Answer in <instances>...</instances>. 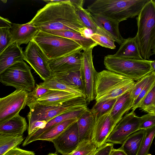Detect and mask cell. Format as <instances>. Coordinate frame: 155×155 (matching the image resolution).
<instances>
[{
	"mask_svg": "<svg viewBox=\"0 0 155 155\" xmlns=\"http://www.w3.org/2000/svg\"><path fill=\"white\" fill-rule=\"evenodd\" d=\"M148 0H97L88 5L90 13L120 23L137 17Z\"/></svg>",
	"mask_w": 155,
	"mask_h": 155,
	"instance_id": "cell-2",
	"label": "cell"
},
{
	"mask_svg": "<svg viewBox=\"0 0 155 155\" xmlns=\"http://www.w3.org/2000/svg\"><path fill=\"white\" fill-rule=\"evenodd\" d=\"M141 117L131 111L124 117L116 124L107 138L106 143L122 144L127 137L139 130Z\"/></svg>",
	"mask_w": 155,
	"mask_h": 155,
	"instance_id": "cell-11",
	"label": "cell"
},
{
	"mask_svg": "<svg viewBox=\"0 0 155 155\" xmlns=\"http://www.w3.org/2000/svg\"><path fill=\"white\" fill-rule=\"evenodd\" d=\"M113 146L112 143H105L96 149L94 155H109Z\"/></svg>",
	"mask_w": 155,
	"mask_h": 155,
	"instance_id": "cell-42",
	"label": "cell"
},
{
	"mask_svg": "<svg viewBox=\"0 0 155 155\" xmlns=\"http://www.w3.org/2000/svg\"><path fill=\"white\" fill-rule=\"evenodd\" d=\"M47 155H58L56 153H49Z\"/></svg>",
	"mask_w": 155,
	"mask_h": 155,
	"instance_id": "cell-48",
	"label": "cell"
},
{
	"mask_svg": "<svg viewBox=\"0 0 155 155\" xmlns=\"http://www.w3.org/2000/svg\"><path fill=\"white\" fill-rule=\"evenodd\" d=\"M32 41L38 46L49 60L82 50L79 45L71 39L40 30Z\"/></svg>",
	"mask_w": 155,
	"mask_h": 155,
	"instance_id": "cell-6",
	"label": "cell"
},
{
	"mask_svg": "<svg viewBox=\"0 0 155 155\" xmlns=\"http://www.w3.org/2000/svg\"><path fill=\"white\" fill-rule=\"evenodd\" d=\"M53 76L60 81L80 90L86 96L83 68L78 71L54 73Z\"/></svg>",
	"mask_w": 155,
	"mask_h": 155,
	"instance_id": "cell-20",
	"label": "cell"
},
{
	"mask_svg": "<svg viewBox=\"0 0 155 155\" xmlns=\"http://www.w3.org/2000/svg\"><path fill=\"white\" fill-rule=\"evenodd\" d=\"M74 8L77 15L84 25L91 30L93 33H94L97 26L94 21L90 13L83 7Z\"/></svg>",
	"mask_w": 155,
	"mask_h": 155,
	"instance_id": "cell-32",
	"label": "cell"
},
{
	"mask_svg": "<svg viewBox=\"0 0 155 155\" xmlns=\"http://www.w3.org/2000/svg\"><path fill=\"white\" fill-rule=\"evenodd\" d=\"M87 108L67 112L53 118L47 122L44 128L40 129L33 134L28 135L23 142L22 146H25L35 141L36 139L43 133L64 121L71 119H78Z\"/></svg>",
	"mask_w": 155,
	"mask_h": 155,
	"instance_id": "cell-17",
	"label": "cell"
},
{
	"mask_svg": "<svg viewBox=\"0 0 155 155\" xmlns=\"http://www.w3.org/2000/svg\"><path fill=\"white\" fill-rule=\"evenodd\" d=\"M135 82L133 79L108 70L97 72L95 80L96 102L117 98L130 91Z\"/></svg>",
	"mask_w": 155,
	"mask_h": 155,
	"instance_id": "cell-4",
	"label": "cell"
},
{
	"mask_svg": "<svg viewBox=\"0 0 155 155\" xmlns=\"http://www.w3.org/2000/svg\"><path fill=\"white\" fill-rule=\"evenodd\" d=\"M83 50V70L84 75L86 99L90 103L95 99V80L97 72L94 66L92 50Z\"/></svg>",
	"mask_w": 155,
	"mask_h": 155,
	"instance_id": "cell-14",
	"label": "cell"
},
{
	"mask_svg": "<svg viewBox=\"0 0 155 155\" xmlns=\"http://www.w3.org/2000/svg\"><path fill=\"white\" fill-rule=\"evenodd\" d=\"M51 142L56 151L62 155H67L73 151L79 143L77 121Z\"/></svg>",
	"mask_w": 155,
	"mask_h": 155,
	"instance_id": "cell-12",
	"label": "cell"
},
{
	"mask_svg": "<svg viewBox=\"0 0 155 155\" xmlns=\"http://www.w3.org/2000/svg\"><path fill=\"white\" fill-rule=\"evenodd\" d=\"M79 142L85 140L93 141L95 118L91 110L87 108L77 119Z\"/></svg>",
	"mask_w": 155,
	"mask_h": 155,
	"instance_id": "cell-18",
	"label": "cell"
},
{
	"mask_svg": "<svg viewBox=\"0 0 155 155\" xmlns=\"http://www.w3.org/2000/svg\"><path fill=\"white\" fill-rule=\"evenodd\" d=\"M151 73L143 76L135 82L133 88L130 91L131 95L134 101L147 84L151 76Z\"/></svg>",
	"mask_w": 155,
	"mask_h": 155,
	"instance_id": "cell-39",
	"label": "cell"
},
{
	"mask_svg": "<svg viewBox=\"0 0 155 155\" xmlns=\"http://www.w3.org/2000/svg\"><path fill=\"white\" fill-rule=\"evenodd\" d=\"M111 110L102 115L94 116L93 141L97 148L106 143L107 138L117 123L110 115Z\"/></svg>",
	"mask_w": 155,
	"mask_h": 155,
	"instance_id": "cell-15",
	"label": "cell"
},
{
	"mask_svg": "<svg viewBox=\"0 0 155 155\" xmlns=\"http://www.w3.org/2000/svg\"><path fill=\"white\" fill-rule=\"evenodd\" d=\"M4 155H35L34 152L22 149L17 146L15 147Z\"/></svg>",
	"mask_w": 155,
	"mask_h": 155,
	"instance_id": "cell-44",
	"label": "cell"
},
{
	"mask_svg": "<svg viewBox=\"0 0 155 155\" xmlns=\"http://www.w3.org/2000/svg\"><path fill=\"white\" fill-rule=\"evenodd\" d=\"M109 155H128L120 147L116 149L113 148Z\"/></svg>",
	"mask_w": 155,
	"mask_h": 155,
	"instance_id": "cell-45",
	"label": "cell"
},
{
	"mask_svg": "<svg viewBox=\"0 0 155 155\" xmlns=\"http://www.w3.org/2000/svg\"><path fill=\"white\" fill-rule=\"evenodd\" d=\"M96 150H94V151H93L91 153H90L89 154H88L87 155H94L95 152Z\"/></svg>",
	"mask_w": 155,
	"mask_h": 155,
	"instance_id": "cell-47",
	"label": "cell"
},
{
	"mask_svg": "<svg viewBox=\"0 0 155 155\" xmlns=\"http://www.w3.org/2000/svg\"><path fill=\"white\" fill-rule=\"evenodd\" d=\"M41 31L71 39L79 45L83 50L93 49L97 45L96 43L90 38L84 37L80 33L77 32L69 31Z\"/></svg>",
	"mask_w": 155,
	"mask_h": 155,
	"instance_id": "cell-25",
	"label": "cell"
},
{
	"mask_svg": "<svg viewBox=\"0 0 155 155\" xmlns=\"http://www.w3.org/2000/svg\"><path fill=\"white\" fill-rule=\"evenodd\" d=\"M51 90L41 86L39 84H36L33 90L28 93L26 105L36 101L39 99L43 97Z\"/></svg>",
	"mask_w": 155,
	"mask_h": 155,
	"instance_id": "cell-38",
	"label": "cell"
},
{
	"mask_svg": "<svg viewBox=\"0 0 155 155\" xmlns=\"http://www.w3.org/2000/svg\"><path fill=\"white\" fill-rule=\"evenodd\" d=\"M90 38L96 42L97 45L110 49L116 48L115 41L113 37L102 28L97 27L95 32L93 33Z\"/></svg>",
	"mask_w": 155,
	"mask_h": 155,
	"instance_id": "cell-30",
	"label": "cell"
},
{
	"mask_svg": "<svg viewBox=\"0 0 155 155\" xmlns=\"http://www.w3.org/2000/svg\"><path fill=\"white\" fill-rule=\"evenodd\" d=\"M141 117L140 130H146L155 126V114L147 113Z\"/></svg>",
	"mask_w": 155,
	"mask_h": 155,
	"instance_id": "cell-41",
	"label": "cell"
},
{
	"mask_svg": "<svg viewBox=\"0 0 155 155\" xmlns=\"http://www.w3.org/2000/svg\"><path fill=\"white\" fill-rule=\"evenodd\" d=\"M145 130H139L130 135L120 148L128 155H137L144 137Z\"/></svg>",
	"mask_w": 155,
	"mask_h": 155,
	"instance_id": "cell-27",
	"label": "cell"
},
{
	"mask_svg": "<svg viewBox=\"0 0 155 155\" xmlns=\"http://www.w3.org/2000/svg\"><path fill=\"white\" fill-rule=\"evenodd\" d=\"M130 91L123 94L117 98L110 113L111 117L117 123L122 118L124 114L133 107L134 100L131 95Z\"/></svg>",
	"mask_w": 155,
	"mask_h": 155,
	"instance_id": "cell-23",
	"label": "cell"
},
{
	"mask_svg": "<svg viewBox=\"0 0 155 155\" xmlns=\"http://www.w3.org/2000/svg\"><path fill=\"white\" fill-rule=\"evenodd\" d=\"M90 14L97 27L107 31L113 37L115 42L119 45H121L122 43L125 39L120 33L119 23L99 15Z\"/></svg>",
	"mask_w": 155,
	"mask_h": 155,
	"instance_id": "cell-21",
	"label": "cell"
},
{
	"mask_svg": "<svg viewBox=\"0 0 155 155\" xmlns=\"http://www.w3.org/2000/svg\"><path fill=\"white\" fill-rule=\"evenodd\" d=\"M9 29L12 43L16 42L20 46L31 41L39 31L30 21L22 24L12 23Z\"/></svg>",
	"mask_w": 155,
	"mask_h": 155,
	"instance_id": "cell-16",
	"label": "cell"
},
{
	"mask_svg": "<svg viewBox=\"0 0 155 155\" xmlns=\"http://www.w3.org/2000/svg\"><path fill=\"white\" fill-rule=\"evenodd\" d=\"M114 56L123 58L142 59L136 36L125 39Z\"/></svg>",
	"mask_w": 155,
	"mask_h": 155,
	"instance_id": "cell-26",
	"label": "cell"
},
{
	"mask_svg": "<svg viewBox=\"0 0 155 155\" xmlns=\"http://www.w3.org/2000/svg\"><path fill=\"white\" fill-rule=\"evenodd\" d=\"M151 60L126 58L108 54L104 57V64L109 71L137 81L154 71L151 65Z\"/></svg>",
	"mask_w": 155,
	"mask_h": 155,
	"instance_id": "cell-5",
	"label": "cell"
},
{
	"mask_svg": "<svg viewBox=\"0 0 155 155\" xmlns=\"http://www.w3.org/2000/svg\"><path fill=\"white\" fill-rule=\"evenodd\" d=\"M47 122L45 121H35L28 127V135L33 134L40 129L44 128Z\"/></svg>",
	"mask_w": 155,
	"mask_h": 155,
	"instance_id": "cell-43",
	"label": "cell"
},
{
	"mask_svg": "<svg viewBox=\"0 0 155 155\" xmlns=\"http://www.w3.org/2000/svg\"><path fill=\"white\" fill-rule=\"evenodd\" d=\"M136 35L141 55L149 60L155 54V1L148 0L137 16Z\"/></svg>",
	"mask_w": 155,
	"mask_h": 155,
	"instance_id": "cell-3",
	"label": "cell"
},
{
	"mask_svg": "<svg viewBox=\"0 0 155 155\" xmlns=\"http://www.w3.org/2000/svg\"><path fill=\"white\" fill-rule=\"evenodd\" d=\"M0 82L5 86L28 92L35 87V81L31 68L23 60L11 65L0 74Z\"/></svg>",
	"mask_w": 155,
	"mask_h": 155,
	"instance_id": "cell-8",
	"label": "cell"
},
{
	"mask_svg": "<svg viewBox=\"0 0 155 155\" xmlns=\"http://www.w3.org/2000/svg\"><path fill=\"white\" fill-rule=\"evenodd\" d=\"M151 66L154 71H155V60L151 61L150 62Z\"/></svg>",
	"mask_w": 155,
	"mask_h": 155,
	"instance_id": "cell-46",
	"label": "cell"
},
{
	"mask_svg": "<svg viewBox=\"0 0 155 155\" xmlns=\"http://www.w3.org/2000/svg\"><path fill=\"white\" fill-rule=\"evenodd\" d=\"M22 48L17 43L10 44L0 54V74L7 68L24 60Z\"/></svg>",
	"mask_w": 155,
	"mask_h": 155,
	"instance_id": "cell-19",
	"label": "cell"
},
{
	"mask_svg": "<svg viewBox=\"0 0 155 155\" xmlns=\"http://www.w3.org/2000/svg\"><path fill=\"white\" fill-rule=\"evenodd\" d=\"M86 97L79 96L68 100L59 105L43 106L36 102L28 105L30 111L27 117L28 125L37 121L47 122L63 113L87 107Z\"/></svg>",
	"mask_w": 155,
	"mask_h": 155,
	"instance_id": "cell-7",
	"label": "cell"
},
{
	"mask_svg": "<svg viewBox=\"0 0 155 155\" xmlns=\"http://www.w3.org/2000/svg\"><path fill=\"white\" fill-rule=\"evenodd\" d=\"M78 96H79L65 91L51 90L36 102L43 106L57 105Z\"/></svg>",
	"mask_w": 155,
	"mask_h": 155,
	"instance_id": "cell-24",
	"label": "cell"
},
{
	"mask_svg": "<svg viewBox=\"0 0 155 155\" xmlns=\"http://www.w3.org/2000/svg\"><path fill=\"white\" fill-rule=\"evenodd\" d=\"M155 134V126L145 130L144 137L137 155H150L149 150Z\"/></svg>",
	"mask_w": 155,
	"mask_h": 155,
	"instance_id": "cell-34",
	"label": "cell"
},
{
	"mask_svg": "<svg viewBox=\"0 0 155 155\" xmlns=\"http://www.w3.org/2000/svg\"><path fill=\"white\" fill-rule=\"evenodd\" d=\"M77 119H69L61 122L43 133L36 139L35 141L41 140L51 141L76 122Z\"/></svg>",
	"mask_w": 155,
	"mask_h": 155,
	"instance_id": "cell-28",
	"label": "cell"
},
{
	"mask_svg": "<svg viewBox=\"0 0 155 155\" xmlns=\"http://www.w3.org/2000/svg\"><path fill=\"white\" fill-rule=\"evenodd\" d=\"M28 92L16 90L8 96L0 98V125L19 114L26 105Z\"/></svg>",
	"mask_w": 155,
	"mask_h": 155,
	"instance_id": "cell-10",
	"label": "cell"
},
{
	"mask_svg": "<svg viewBox=\"0 0 155 155\" xmlns=\"http://www.w3.org/2000/svg\"><path fill=\"white\" fill-rule=\"evenodd\" d=\"M154 86L155 71H153L151 73V76L147 84L134 101L133 107L131 109L132 111H134L137 109L139 108L145 97Z\"/></svg>",
	"mask_w": 155,
	"mask_h": 155,
	"instance_id": "cell-35",
	"label": "cell"
},
{
	"mask_svg": "<svg viewBox=\"0 0 155 155\" xmlns=\"http://www.w3.org/2000/svg\"><path fill=\"white\" fill-rule=\"evenodd\" d=\"M24 60L27 62L44 81L54 76L48 59L38 46L34 41L29 42L24 51Z\"/></svg>",
	"mask_w": 155,
	"mask_h": 155,
	"instance_id": "cell-9",
	"label": "cell"
},
{
	"mask_svg": "<svg viewBox=\"0 0 155 155\" xmlns=\"http://www.w3.org/2000/svg\"><path fill=\"white\" fill-rule=\"evenodd\" d=\"M9 29L0 28V54L12 43Z\"/></svg>",
	"mask_w": 155,
	"mask_h": 155,
	"instance_id": "cell-40",
	"label": "cell"
},
{
	"mask_svg": "<svg viewBox=\"0 0 155 155\" xmlns=\"http://www.w3.org/2000/svg\"><path fill=\"white\" fill-rule=\"evenodd\" d=\"M139 108L147 113L155 114V86L145 97Z\"/></svg>",
	"mask_w": 155,
	"mask_h": 155,
	"instance_id": "cell-37",
	"label": "cell"
},
{
	"mask_svg": "<svg viewBox=\"0 0 155 155\" xmlns=\"http://www.w3.org/2000/svg\"><path fill=\"white\" fill-rule=\"evenodd\" d=\"M39 84L48 89L65 91L86 97V96L80 90L60 81L54 76Z\"/></svg>",
	"mask_w": 155,
	"mask_h": 155,
	"instance_id": "cell-29",
	"label": "cell"
},
{
	"mask_svg": "<svg viewBox=\"0 0 155 155\" xmlns=\"http://www.w3.org/2000/svg\"><path fill=\"white\" fill-rule=\"evenodd\" d=\"M23 136H12L0 133V155H4L12 148L20 144Z\"/></svg>",
	"mask_w": 155,
	"mask_h": 155,
	"instance_id": "cell-31",
	"label": "cell"
},
{
	"mask_svg": "<svg viewBox=\"0 0 155 155\" xmlns=\"http://www.w3.org/2000/svg\"><path fill=\"white\" fill-rule=\"evenodd\" d=\"M79 50L61 57L48 60L49 66L54 73L78 71L83 68V55Z\"/></svg>",
	"mask_w": 155,
	"mask_h": 155,
	"instance_id": "cell-13",
	"label": "cell"
},
{
	"mask_svg": "<svg viewBox=\"0 0 155 155\" xmlns=\"http://www.w3.org/2000/svg\"><path fill=\"white\" fill-rule=\"evenodd\" d=\"M117 98L96 102L91 110L94 116H99L111 110Z\"/></svg>",
	"mask_w": 155,
	"mask_h": 155,
	"instance_id": "cell-33",
	"label": "cell"
},
{
	"mask_svg": "<svg viewBox=\"0 0 155 155\" xmlns=\"http://www.w3.org/2000/svg\"><path fill=\"white\" fill-rule=\"evenodd\" d=\"M97 148L93 141L84 140L80 141L75 149L67 155H87Z\"/></svg>",
	"mask_w": 155,
	"mask_h": 155,
	"instance_id": "cell-36",
	"label": "cell"
},
{
	"mask_svg": "<svg viewBox=\"0 0 155 155\" xmlns=\"http://www.w3.org/2000/svg\"><path fill=\"white\" fill-rule=\"evenodd\" d=\"M47 3L38 10L30 21L39 30L69 31L80 33L87 38L91 34L71 4L54 0H45Z\"/></svg>",
	"mask_w": 155,
	"mask_h": 155,
	"instance_id": "cell-1",
	"label": "cell"
},
{
	"mask_svg": "<svg viewBox=\"0 0 155 155\" xmlns=\"http://www.w3.org/2000/svg\"><path fill=\"white\" fill-rule=\"evenodd\" d=\"M27 128L25 118L19 114L0 125V133L12 136H23Z\"/></svg>",
	"mask_w": 155,
	"mask_h": 155,
	"instance_id": "cell-22",
	"label": "cell"
}]
</instances>
